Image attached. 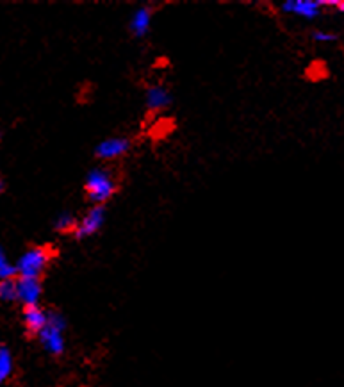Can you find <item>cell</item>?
Instances as JSON below:
<instances>
[{
  "label": "cell",
  "mask_w": 344,
  "mask_h": 387,
  "mask_svg": "<svg viewBox=\"0 0 344 387\" xmlns=\"http://www.w3.org/2000/svg\"><path fill=\"white\" fill-rule=\"evenodd\" d=\"M84 191L88 200L93 205H103L111 200L114 193L118 191V184L111 169L108 168H93L86 175Z\"/></svg>",
  "instance_id": "obj_1"
},
{
  "label": "cell",
  "mask_w": 344,
  "mask_h": 387,
  "mask_svg": "<svg viewBox=\"0 0 344 387\" xmlns=\"http://www.w3.org/2000/svg\"><path fill=\"white\" fill-rule=\"evenodd\" d=\"M52 257H54V250L50 246H32L20 255L19 263L14 264V268L20 277L41 279Z\"/></svg>",
  "instance_id": "obj_2"
},
{
  "label": "cell",
  "mask_w": 344,
  "mask_h": 387,
  "mask_svg": "<svg viewBox=\"0 0 344 387\" xmlns=\"http://www.w3.org/2000/svg\"><path fill=\"white\" fill-rule=\"evenodd\" d=\"M64 330H66V320L61 312L52 311L49 312L47 325L43 327L38 338H40L41 347L45 348L50 355H63L66 341H64Z\"/></svg>",
  "instance_id": "obj_3"
},
{
  "label": "cell",
  "mask_w": 344,
  "mask_h": 387,
  "mask_svg": "<svg viewBox=\"0 0 344 387\" xmlns=\"http://www.w3.org/2000/svg\"><path fill=\"white\" fill-rule=\"evenodd\" d=\"M103 223H106V207H103V205H93V207L84 214V218L79 220V225H77L73 236H75L77 239L91 237L103 227Z\"/></svg>",
  "instance_id": "obj_4"
},
{
  "label": "cell",
  "mask_w": 344,
  "mask_h": 387,
  "mask_svg": "<svg viewBox=\"0 0 344 387\" xmlns=\"http://www.w3.org/2000/svg\"><path fill=\"white\" fill-rule=\"evenodd\" d=\"M132 147V141L129 138L123 136H116V138H106L103 141H100L95 148V156L99 157L100 161H114L120 157L127 156Z\"/></svg>",
  "instance_id": "obj_5"
},
{
  "label": "cell",
  "mask_w": 344,
  "mask_h": 387,
  "mask_svg": "<svg viewBox=\"0 0 344 387\" xmlns=\"http://www.w3.org/2000/svg\"><path fill=\"white\" fill-rule=\"evenodd\" d=\"M41 294H43V285L40 279H29V277H19L16 279V300L27 305H38Z\"/></svg>",
  "instance_id": "obj_6"
},
{
  "label": "cell",
  "mask_w": 344,
  "mask_h": 387,
  "mask_svg": "<svg viewBox=\"0 0 344 387\" xmlns=\"http://www.w3.org/2000/svg\"><path fill=\"white\" fill-rule=\"evenodd\" d=\"M280 8L284 13L296 14V16L307 18V20L319 16L323 9L319 0H286Z\"/></svg>",
  "instance_id": "obj_7"
},
{
  "label": "cell",
  "mask_w": 344,
  "mask_h": 387,
  "mask_svg": "<svg viewBox=\"0 0 344 387\" xmlns=\"http://www.w3.org/2000/svg\"><path fill=\"white\" fill-rule=\"evenodd\" d=\"M145 102H147V107L150 111H162L166 107H170L171 104L170 89L166 88L164 84L148 86L147 91H145Z\"/></svg>",
  "instance_id": "obj_8"
},
{
  "label": "cell",
  "mask_w": 344,
  "mask_h": 387,
  "mask_svg": "<svg viewBox=\"0 0 344 387\" xmlns=\"http://www.w3.org/2000/svg\"><path fill=\"white\" fill-rule=\"evenodd\" d=\"M47 320H49V312L43 307H40V305L23 307V323H25V329H27L29 334H40L43 327L47 325Z\"/></svg>",
  "instance_id": "obj_9"
},
{
  "label": "cell",
  "mask_w": 344,
  "mask_h": 387,
  "mask_svg": "<svg viewBox=\"0 0 344 387\" xmlns=\"http://www.w3.org/2000/svg\"><path fill=\"white\" fill-rule=\"evenodd\" d=\"M152 8H147V5H141L134 11L132 18H130L129 29L130 32L136 36V38H145L152 27Z\"/></svg>",
  "instance_id": "obj_10"
},
{
  "label": "cell",
  "mask_w": 344,
  "mask_h": 387,
  "mask_svg": "<svg viewBox=\"0 0 344 387\" xmlns=\"http://www.w3.org/2000/svg\"><path fill=\"white\" fill-rule=\"evenodd\" d=\"M13 371H14L13 353H11L10 348L4 347V344H0V386L11 379Z\"/></svg>",
  "instance_id": "obj_11"
},
{
  "label": "cell",
  "mask_w": 344,
  "mask_h": 387,
  "mask_svg": "<svg viewBox=\"0 0 344 387\" xmlns=\"http://www.w3.org/2000/svg\"><path fill=\"white\" fill-rule=\"evenodd\" d=\"M77 225H79V220L70 213H61L54 222V228L61 234H73Z\"/></svg>",
  "instance_id": "obj_12"
},
{
  "label": "cell",
  "mask_w": 344,
  "mask_h": 387,
  "mask_svg": "<svg viewBox=\"0 0 344 387\" xmlns=\"http://www.w3.org/2000/svg\"><path fill=\"white\" fill-rule=\"evenodd\" d=\"M16 300V281L5 279L0 281V302H14Z\"/></svg>",
  "instance_id": "obj_13"
},
{
  "label": "cell",
  "mask_w": 344,
  "mask_h": 387,
  "mask_svg": "<svg viewBox=\"0 0 344 387\" xmlns=\"http://www.w3.org/2000/svg\"><path fill=\"white\" fill-rule=\"evenodd\" d=\"M14 275H16V268H14V264L10 263V259L5 255L4 248L0 246V281L13 279Z\"/></svg>",
  "instance_id": "obj_14"
},
{
  "label": "cell",
  "mask_w": 344,
  "mask_h": 387,
  "mask_svg": "<svg viewBox=\"0 0 344 387\" xmlns=\"http://www.w3.org/2000/svg\"><path fill=\"white\" fill-rule=\"evenodd\" d=\"M312 38L316 41H321V43H326V41H335V40H337V34H335V32H328V31H316L312 34Z\"/></svg>",
  "instance_id": "obj_15"
},
{
  "label": "cell",
  "mask_w": 344,
  "mask_h": 387,
  "mask_svg": "<svg viewBox=\"0 0 344 387\" xmlns=\"http://www.w3.org/2000/svg\"><path fill=\"white\" fill-rule=\"evenodd\" d=\"M337 9H339L341 13H344V0H339V4H337Z\"/></svg>",
  "instance_id": "obj_16"
},
{
  "label": "cell",
  "mask_w": 344,
  "mask_h": 387,
  "mask_svg": "<svg viewBox=\"0 0 344 387\" xmlns=\"http://www.w3.org/2000/svg\"><path fill=\"white\" fill-rule=\"evenodd\" d=\"M4 186H5V184H4V178L0 177V193L4 191Z\"/></svg>",
  "instance_id": "obj_17"
},
{
  "label": "cell",
  "mask_w": 344,
  "mask_h": 387,
  "mask_svg": "<svg viewBox=\"0 0 344 387\" xmlns=\"http://www.w3.org/2000/svg\"><path fill=\"white\" fill-rule=\"evenodd\" d=\"M0 138H2V132H0Z\"/></svg>",
  "instance_id": "obj_18"
}]
</instances>
